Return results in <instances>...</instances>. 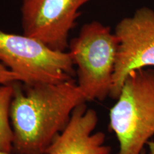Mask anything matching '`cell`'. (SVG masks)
<instances>
[{"mask_svg":"<svg viewBox=\"0 0 154 154\" xmlns=\"http://www.w3.org/2000/svg\"><path fill=\"white\" fill-rule=\"evenodd\" d=\"M10 119L17 154H45L86 99L74 79L59 83H11Z\"/></svg>","mask_w":154,"mask_h":154,"instance_id":"6da1fadb","label":"cell"},{"mask_svg":"<svg viewBox=\"0 0 154 154\" xmlns=\"http://www.w3.org/2000/svg\"><path fill=\"white\" fill-rule=\"evenodd\" d=\"M116 100L109 127L119 141V154H141L154 136V69L130 72Z\"/></svg>","mask_w":154,"mask_h":154,"instance_id":"7a4b0ae2","label":"cell"},{"mask_svg":"<svg viewBox=\"0 0 154 154\" xmlns=\"http://www.w3.org/2000/svg\"><path fill=\"white\" fill-rule=\"evenodd\" d=\"M119 39L109 26L98 22L86 24L69 44L77 66V84L86 101H103L113 86Z\"/></svg>","mask_w":154,"mask_h":154,"instance_id":"3957f363","label":"cell"},{"mask_svg":"<svg viewBox=\"0 0 154 154\" xmlns=\"http://www.w3.org/2000/svg\"><path fill=\"white\" fill-rule=\"evenodd\" d=\"M0 61L25 83H59L74 76L70 53L56 51L25 34L0 31Z\"/></svg>","mask_w":154,"mask_h":154,"instance_id":"277c9868","label":"cell"},{"mask_svg":"<svg viewBox=\"0 0 154 154\" xmlns=\"http://www.w3.org/2000/svg\"><path fill=\"white\" fill-rule=\"evenodd\" d=\"M114 33L119 47L109 96L116 100L130 72L154 66V11L147 7L138 9L116 25Z\"/></svg>","mask_w":154,"mask_h":154,"instance_id":"5b68a950","label":"cell"},{"mask_svg":"<svg viewBox=\"0 0 154 154\" xmlns=\"http://www.w3.org/2000/svg\"><path fill=\"white\" fill-rule=\"evenodd\" d=\"M89 0H23L24 34L39 40L56 51H64L69 34Z\"/></svg>","mask_w":154,"mask_h":154,"instance_id":"8992f818","label":"cell"},{"mask_svg":"<svg viewBox=\"0 0 154 154\" xmlns=\"http://www.w3.org/2000/svg\"><path fill=\"white\" fill-rule=\"evenodd\" d=\"M85 103L75 108L69 124L53 140L45 154L111 153V147L104 145L105 134L101 131L94 133L98 124L97 113Z\"/></svg>","mask_w":154,"mask_h":154,"instance_id":"52a82bcc","label":"cell"},{"mask_svg":"<svg viewBox=\"0 0 154 154\" xmlns=\"http://www.w3.org/2000/svg\"><path fill=\"white\" fill-rule=\"evenodd\" d=\"M12 95V84L0 85V150L9 153L13 151L14 140L12 127L9 123Z\"/></svg>","mask_w":154,"mask_h":154,"instance_id":"ba28073f","label":"cell"},{"mask_svg":"<svg viewBox=\"0 0 154 154\" xmlns=\"http://www.w3.org/2000/svg\"><path fill=\"white\" fill-rule=\"evenodd\" d=\"M17 81L22 82V79L19 75L11 72L2 63H0V85L9 84Z\"/></svg>","mask_w":154,"mask_h":154,"instance_id":"9c48e42d","label":"cell"},{"mask_svg":"<svg viewBox=\"0 0 154 154\" xmlns=\"http://www.w3.org/2000/svg\"><path fill=\"white\" fill-rule=\"evenodd\" d=\"M147 146H149V152L154 153V141H153V140H149L147 143Z\"/></svg>","mask_w":154,"mask_h":154,"instance_id":"30bf717a","label":"cell"},{"mask_svg":"<svg viewBox=\"0 0 154 154\" xmlns=\"http://www.w3.org/2000/svg\"><path fill=\"white\" fill-rule=\"evenodd\" d=\"M141 154H154V153H151V152H149V153H147V152L146 151V150L144 149L143 151H142V153H141Z\"/></svg>","mask_w":154,"mask_h":154,"instance_id":"8fae6325","label":"cell"},{"mask_svg":"<svg viewBox=\"0 0 154 154\" xmlns=\"http://www.w3.org/2000/svg\"><path fill=\"white\" fill-rule=\"evenodd\" d=\"M0 154H11V153H9V152H5V151H1V150H0Z\"/></svg>","mask_w":154,"mask_h":154,"instance_id":"7c38bea8","label":"cell"},{"mask_svg":"<svg viewBox=\"0 0 154 154\" xmlns=\"http://www.w3.org/2000/svg\"><path fill=\"white\" fill-rule=\"evenodd\" d=\"M107 154H111V153H107Z\"/></svg>","mask_w":154,"mask_h":154,"instance_id":"4fadbf2b","label":"cell"}]
</instances>
